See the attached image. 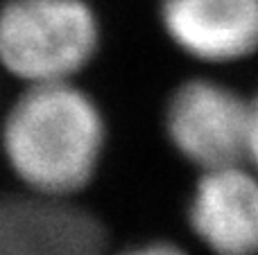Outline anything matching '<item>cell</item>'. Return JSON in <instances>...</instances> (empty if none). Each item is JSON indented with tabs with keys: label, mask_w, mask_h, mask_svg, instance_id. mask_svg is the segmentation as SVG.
Returning <instances> with one entry per match:
<instances>
[{
	"label": "cell",
	"mask_w": 258,
	"mask_h": 255,
	"mask_svg": "<svg viewBox=\"0 0 258 255\" xmlns=\"http://www.w3.org/2000/svg\"><path fill=\"white\" fill-rule=\"evenodd\" d=\"M111 145L102 102L82 81L21 86L0 117V156L23 192L77 201Z\"/></svg>",
	"instance_id": "1"
},
{
	"label": "cell",
	"mask_w": 258,
	"mask_h": 255,
	"mask_svg": "<svg viewBox=\"0 0 258 255\" xmlns=\"http://www.w3.org/2000/svg\"><path fill=\"white\" fill-rule=\"evenodd\" d=\"M102 48L93 0H0V70L21 86L80 81Z\"/></svg>",
	"instance_id": "2"
},
{
	"label": "cell",
	"mask_w": 258,
	"mask_h": 255,
	"mask_svg": "<svg viewBox=\"0 0 258 255\" xmlns=\"http://www.w3.org/2000/svg\"><path fill=\"white\" fill-rule=\"evenodd\" d=\"M249 93L218 72L179 79L161 104V136L192 172L245 161Z\"/></svg>",
	"instance_id": "3"
},
{
	"label": "cell",
	"mask_w": 258,
	"mask_h": 255,
	"mask_svg": "<svg viewBox=\"0 0 258 255\" xmlns=\"http://www.w3.org/2000/svg\"><path fill=\"white\" fill-rule=\"evenodd\" d=\"M163 41L197 70L258 59V0H154Z\"/></svg>",
	"instance_id": "4"
},
{
	"label": "cell",
	"mask_w": 258,
	"mask_h": 255,
	"mask_svg": "<svg viewBox=\"0 0 258 255\" xmlns=\"http://www.w3.org/2000/svg\"><path fill=\"white\" fill-rule=\"evenodd\" d=\"M183 224L204 255H258V172L247 161L195 172Z\"/></svg>",
	"instance_id": "5"
},
{
	"label": "cell",
	"mask_w": 258,
	"mask_h": 255,
	"mask_svg": "<svg viewBox=\"0 0 258 255\" xmlns=\"http://www.w3.org/2000/svg\"><path fill=\"white\" fill-rule=\"evenodd\" d=\"M104 228L77 201L0 194V255H104Z\"/></svg>",
	"instance_id": "6"
},
{
	"label": "cell",
	"mask_w": 258,
	"mask_h": 255,
	"mask_svg": "<svg viewBox=\"0 0 258 255\" xmlns=\"http://www.w3.org/2000/svg\"><path fill=\"white\" fill-rule=\"evenodd\" d=\"M104 255H195L186 244L170 237H147L132 242L116 251H107Z\"/></svg>",
	"instance_id": "7"
},
{
	"label": "cell",
	"mask_w": 258,
	"mask_h": 255,
	"mask_svg": "<svg viewBox=\"0 0 258 255\" xmlns=\"http://www.w3.org/2000/svg\"><path fill=\"white\" fill-rule=\"evenodd\" d=\"M245 161L258 172V88L249 93V122H247Z\"/></svg>",
	"instance_id": "8"
}]
</instances>
